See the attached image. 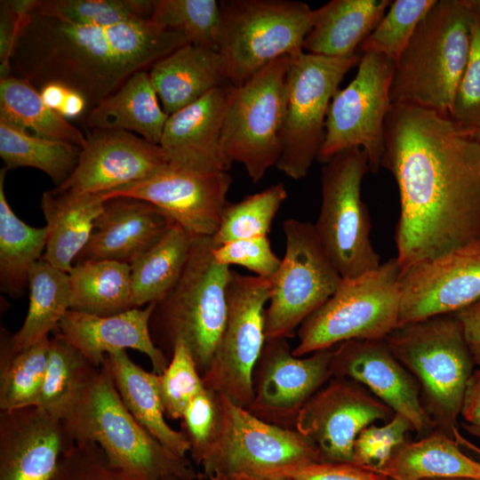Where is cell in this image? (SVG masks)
<instances>
[{
    "mask_svg": "<svg viewBox=\"0 0 480 480\" xmlns=\"http://www.w3.org/2000/svg\"><path fill=\"white\" fill-rule=\"evenodd\" d=\"M391 480V479H390Z\"/></svg>",
    "mask_w": 480,
    "mask_h": 480,
    "instance_id": "64",
    "label": "cell"
},
{
    "mask_svg": "<svg viewBox=\"0 0 480 480\" xmlns=\"http://www.w3.org/2000/svg\"><path fill=\"white\" fill-rule=\"evenodd\" d=\"M473 362L480 366V299L454 313Z\"/></svg>",
    "mask_w": 480,
    "mask_h": 480,
    "instance_id": "52",
    "label": "cell"
},
{
    "mask_svg": "<svg viewBox=\"0 0 480 480\" xmlns=\"http://www.w3.org/2000/svg\"><path fill=\"white\" fill-rule=\"evenodd\" d=\"M286 198L285 187L279 182L246 196L236 203H228L219 228L212 236L213 245L268 236L273 220Z\"/></svg>",
    "mask_w": 480,
    "mask_h": 480,
    "instance_id": "40",
    "label": "cell"
},
{
    "mask_svg": "<svg viewBox=\"0 0 480 480\" xmlns=\"http://www.w3.org/2000/svg\"><path fill=\"white\" fill-rule=\"evenodd\" d=\"M64 424L75 442L97 444L109 462L131 480L197 478L198 472L187 457L168 450L127 410L105 364Z\"/></svg>",
    "mask_w": 480,
    "mask_h": 480,
    "instance_id": "5",
    "label": "cell"
},
{
    "mask_svg": "<svg viewBox=\"0 0 480 480\" xmlns=\"http://www.w3.org/2000/svg\"><path fill=\"white\" fill-rule=\"evenodd\" d=\"M361 54L327 57L301 51L290 56L285 78L284 148L276 168L292 180L307 176L321 149L331 100Z\"/></svg>",
    "mask_w": 480,
    "mask_h": 480,
    "instance_id": "12",
    "label": "cell"
},
{
    "mask_svg": "<svg viewBox=\"0 0 480 480\" xmlns=\"http://www.w3.org/2000/svg\"><path fill=\"white\" fill-rule=\"evenodd\" d=\"M148 73L169 116L229 83L221 53L189 43L156 61Z\"/></svg>",
    "mask_w": 480,
    "mask_h": 480,
    "instance_id": "26",
    "label": "cell"
},
{
    "mask_svg": "<svg viewBox=\"0 0 480 480\" xmlns=\"http://www.w3.org/2000/svg\"><path fill=\"white\" fill-rule=\"evenodd\" d=\"M469 133L470 135H472L473 137L480 140V130L478 131H475V132H468Z\"/></svg>",
    "mask_w": 480,
    "mask_h": 480,
    "instance_id": "60",
    "label": "cell"
},
{
    "mask_svg": "<svg viewBox=\"0 0 480 480\" xmlns=\"http://www.w3.org/2000/svg\"><path fill=\"white\" fill-rule=\"evenodd\" d=\"M168 117L160 107L148 71L142 70L91 108L85 121L92 130L133 132L159 145Z\"/></svg>",
    "mask_w": 480,
    "mask_h": 480,
    "instance_id": "30",
    "label": "cell"
},
{
    "mask_svg": "<svg viewBox=\"0 0 480 480\" xmlns=\"http://www.w3.org/2000/svg\"><path fill=\"white\" fill-rule=\"evenodd\" d=\"M212 237L196 236L185 268L167 294L155 303L149 330L155 345L170 360L183 341L202 378L218 349L228 318L230 267L213 257Z\"/></svg>",
    "mask_w": 480,
    "mask_h": 480,
    "instance_id": "3",
    "label": "cell"
},
{
    "mask_svg": "<svg viewBox=\"0 0 480 480\" xmlns=\"http://www.w3.org/2000/svg\"><path fill=\"white\" fill-rule=\"evenodd\" d=\"M68 276L70 310L107 316L133 308L127 263L99 260L74 264Z\"/></svg>",
    "mask_w": 480,
    "mask_h": 480,
    "instance_id": "35",
    "label": "cell"
},
{
    "mask_svg": "<svg viewBox=\"0 0 480 480\" xmlns=\"http://www.w3.org/2000/svg\"><path fill=\"white\" fill-rule=\"evenodd\" d=\"M396 61L372 52L361 54L353 80L333 95L317 159L325 164L338 153L361 148L377 172L385 148V120L392 106L390 85Z\"/></svg>",
    "mask_w": 480,
    "mask_h": 480,
    "instance_id": "14",
    "label": "cell"
},
{
    "mask_svg": "<svg viewBox=\"0 0 480 480\" xmlns=\"http://www.w3.org/2000/svg\"><path fill=\"white\" fill-rule=\"evenodd\" d=\"M409 420L396 413L386 425H370L364 428L354 445V463L377 471L392 455L395 449L404 442L406 433L411 429Z\"/></svg>",
    "mask_w": 480,
    "mask_h": 480,
    "instance_id": "47",
    "label": "cell"
},
{
    "mask_svg": "<svg viewBox=\"0 0 480 480\" xmlns=\"http://www.w3.org/2000/svg\"><path fill=\"white\" fill-rule=\"evenodd\" d=\"M196 480H231V478L220 476H206L202 472H198Z\"/></svg>",
    "mask_w": 480,
    "mask_h": 480,
    "instance_id": "58",
    "label": "cell"
},
{
    "mask_svg": "<svg viewBox=\"0 0 480 480\" xmlns=\"http://www.w3.org/2000/svg\"><path fill=\"white\" fill-rule=\"evenodd\" d=\"M39 92L47 106L59 112L68 92V88L60 84L51 83L41 87Z\"/></svg>",
    "mask_w": 480,
    "mask_h": 480,
    "instance_id": "55",
    "label": "cell"
},
{
    "mask_svg": "<svg viewBox=\"0 0 480 480\" xmlns=\"http://www.w3.org/2000/svg\"><path fill=\"white\" fill-rule=\"evenodd\" d=\"M149 20L181 33L189 44L219 51L220 2L216 0H156Z\"/></svg>",
    "mask_w": 480,
    "mask_h": 480,
    "instance_id": "42",
    "label": "cell"
},
{
    "mask_svg": "<svg viewBox=\"0 0 480 480\" xmlns=\"http://www.w3.org/2000/svg\"><path fill=\"white\" fill-rule=\"evenodd\" d=\"M103 204L100 194L45 190L40 200L46 221L45 249L41 259L68 273L87 244Z\"/></svg>",
    "mask_w": 480,
    "mask_h": 480,
    "instance_id": "27",
    "label": "cell"
},
{
    "mask_svg": "<svg viewBox=\"0 0 480 480\" xmlns=\"http://www.w3.org/2000/svg\"><path fill=\"white\" fill-rule=\"evenodd\" d=\"M398 326L454 314L480 299V241L402 269Z\"/></svg>",
    "mask_w": 480,
    "mask_h": 480,
    "instance_id": "18",
    "label": "cell"
},
{
    "mask_svg": "<svg viewBox=\"0 0 480 480\" xmlns=\"http://www.w3.org/2000/svg\"><path fill=\"white\" fill-rule=\"evenodd\" d=\"M474 2L476 4V6L480 8V0H474Z\"/></svg>",
    "mask_w": 480,
    "mask_h": 480,
    "instance_id": "62",
    "label": "cell"
},
{
    "mask_svg": "<svg viewBox=\"0 0 480 480\" xmlns=\"http://www.w3.org/2000/svg\"><path fill=\"white\" fill-rule=\"evenodd\" d=\"M460 415L465 423L480 427V369L468 380Z\"/></svg>",
    "mask_w": 480,
    "mask_h": 480,
    "instance_id": "53",
    "label": "cell"
},
{
    "mask_svg": "<svg viewBox=\"0 0 480 480\" xmlns=\"http://www.w3.org/2000/svg\"><path fill=\"white\" fill-rule=\"evenodd\" d=\"M332 348L296 356L287 339H267L253 372V398L247 409L259 419L294 428L304 404L332 376Z\"/></svg>",
    "mask_w": 480,
    "mask_h": 480,
    "instance_id": "17",
    "label": "cell"
},
{
    "mask_svg": "<svg viewBox=\"0 0 480 480\" xmlns=\"http://www.w3.org/2000/svg\"><path fill=\"white\" fill-rule=\"evenodd\" d=\"M283 231L285 253L270 279L265 311L267 339L294 337L300 324L335 292L342 281L314 224L287 219Z\"/></svg>",
    "mask_w": 480,
    "mask_h": 480,
    "instance_id": "13",
    "label": "cell"
},
{
    "mask_svg": "<svg viewBox=\"0 0 480 480\" xmlns=\"http://www.w3.org/2000/svg\"><path fill=\"white\" fill-rule=\"evenodd\" d=\"M75 443L63 421L36 406L0 412V480H50Z\"/></svg>",
    "mask_w": 480,
    "mask_h": 480,
    "instance_id": "21",
    "label": "cell"
},
{
    "mask_svg": "<svg viewBox=\"0 0 480 480\" xmlns=\"http://www.w3.org/2000/svg\"><path fill=\"white\" fill-rule=\"evenodd\" d=\"M212 253L217 262L228 267L241 266L264 279L274 276L282 260L273 252L268 236L238 239L213 246Z\"/></svg>",
    "mask_w": 480,
    "mask_h": 480,
    "instance_id": "49",
    "label": "cell"
},
{
    "mask_svg": "<svg viewBox=\"0 0 480 480\" xmlns=\"http://www.w3.org/2000/svg\"><path fill=\"white\" fill-rule=\"evenodd\" d=\"M37 0L1 1L0 4V78L10 76L9 60L23 18Z\"/></svg>",
    "mask_w": 480,
    "mask_h": 480,
    "instance_id": "50",
    "label": "cell"
},
{
    "mask_svg": "<svg viewBox=\"0 0 480 480\" xmlns=\"http://www.w3.org/2000/svg\"><path fill=\"white\" fill-rule=\"evenodd\" d=\"M377 472L391 480H480V461L464 454L453 437L437 431L401 444Z\"/></svg>",
    "mask_w": 480,
    "mask_h": 480,
    "instance_id": "31",
    "label": "cell"
},
{
    "mask_svg": "<svg viewBox=\"0 0 480 480\" xmlns=\"http://www.w3.org/2000/svg\"><path fill=\"white\" fill-rule=\"evenodd\" d=\"M221 396L220 436L201 463L202 473L232 478H285L321 461L316 445L295 428L264 421Z\"/></svg>",
    "mask_w": 480,
    "mask_h": 480,
    "instance_id": "9",
    "label": "cell"
},
{
    "mask_svg": "<svg viewBox=\"0 0 480 480\" xmlns=\"http://www.w3.org/2000/svg\"><path fill=\"white\" fill-rule=\"evenodd\" d=\"M187 44L181 33L149 19L85 27L32 11L21 21L9 72L38 90L60 84L82 95L91 109L132 75Z\"/></svg>",
    "mask_w": 480,
    "mask_h": 480,
    "instance_id": "2",
    "label": "cell"
},
{
    "mask_svg": "<svg viewBox=\"0 0 480 480\" xmlns=\"http://www.w3.org/2000/svg\"><path fill=\"white\" fill-rule=\"evenodd\" d=\"M155 303L112 316H97L68 310L56 331L100 368L108 354L134 349L150 360L153 372L161 374L170 360L153 342L149 321Z\"/></svg>",
    "mask_w": 480,
    "mask_h": 480,
    "instance_id": "25",
    "label": "cell"
},
{
    "mask_svg": "<svg viewBox=\"0 0 480 480\" xmlns=\"http://www.w3.org/2000/svg\"><path fill=\"white\" fill-rule=\"evenodd\" d=\"M158 388L165 417L174 420H181L188 404L204 388L203 378L183 341L175 344L168 366L158 374Z\"/></svg>",
    "mask_w": 480,
    "mask_h": 480,
    "instance_id": "44",
    "label": "cell"
},
{
    "mask_svg": "<svg viewBox=\"0 0 480 480\" xmlns=\"http://www.w3.org/2000/svg\"><path fill=\"white\" fill-rule=\"evenodd\" d=\"M6 172L5 167L0 171V289L19 298L28 289L32 267L44 252L46 229L26 224L13 212L4 192Z\"/></svg>",
    "mask_w": 480,
    "mask_h": 480,
    "instance_id": "36",
    "label": "cell"
},
{
    "mask_svg": "<svg viewBox=\"0 0 480 480\" xmlns=\"http://www.w3.org/2000/svg\"><path fill=\"white\" fill-rule=\"evenodd\" d=\"M462 426H463V428L468 433L480 439V427L479 426L470 425L468 423H463Z\"/></svg>",
    "mask_w": 480,
    "mask_h": 480,
    "instance_id": "57",
    "label": "cell"
},
{
    "mask_svg": "<svg viewBox=\"0 0 480 480\" xmlns=\"http://www.w3.org/2000/svg\"><path fill=\"white\" fill-rule=\"evenodd\" d=\"M381 166L398 188L402 269L480 241V140L450 116L392 104Z\"/></svg>",
    "mask_w": 480,
    "mask_h": 480,
    "instance_id": "1",
    "label": "cell"
},
{
    "mask_svg": "<svg viewBox=\"0 0 480 480\" xmlns=\"http://www.w3.org/2000/svg\"><path fill=\"white\" fill-rule=\"evenodd\" d=\"M392 410L346 378L323 386L300 411L294 428L319 451L321 461L354 463L359 433Z\"/></svg>",
    "mask_w": 480,
    "mask_h": 480,
    "instance_id": "19",
    "label": "cell"
},
{
    "mask_svg": "<svg viewBox=\"0 0 480 480\" xmlns=\"http://www.w3.org/2000/svg\"><path fill=\"white\" fill-rule=\"evenodd\" d=\"M440 480H463V479H440Z\"/></svg>",
    "mask_w": 480,
    "mask_h": 480,
    "instance_id": "63",
    "label": "cell"
},
{
    "mask_svg": "<svg viewBox=\"0 0 480 480\" xmlns=\"http://www.w3.org/2000/svg\"><path fill=\"white\" fill-rule=\"evenodd\" d=\"M389 0H332L312 12V27L302 49L306 52L348 57L374 30L390 6Z\"/></svg>",
    "mask_w": 480,
    "mask_h": 480,
    "instance_id": "28",
    "label": "cell"
},
{
    "mask_svg": "<svg viewBox=\"0 0 480 480\" xmlns=\"http://www.w3.org/2000/svg\"><path fill=\"white\" fill-rule=\"evenodd\" d=\"M98 370L56 333L49 341L46 372L36 406L64 422L76 409Z\"/></svg>",
    "mask_w": 480,
    "mask_h": 480,
    "instance_id": "34",
    "label": "cell"
},
{
    "mask_svg": "<svg viewBox=\"0 0 480 480\" xmlns=\"http://www.w3.org/2000/svg\"><path fill=\"white\" fill-rule=\"evenodd\" d=\"M50 480H131L115 468L101 448L90 441L75 442Z\"/></svg>",
    "mask_w": 480,
    "mask_h": 480,
    "instance_id": "48",
    "label": "cell"
},
{
    "mask_svg": "<svg viewBox=\"0 0 480 480\" xmlns=\"http://www.w3.org/2000/svg\"><path fill=\"white\" fill-rule=\"evenodd\" d=\"M173 224L164 212L148 202L131 197L108 199L74 264L113 260L130 265Z\"/></svg>",
    "mask_w": 480,
    "mask_h": 480,
    "instance_id": "24",
    "label": "cell"
},
{
    "mask_svg": "<svg viewBox=\"0 0 480 480\" xmlns=\"http://www.w3.org/2000/svg\"><path fill=\"white\" fill-rule=\"evenodd\" d=\"M168 164L159 145L132 132L92 130L86 135L74 171L55 189L103 194L145 180Z\"/></svg>",
    "mask_w": 480,
    "mask_h": 480,
    "instance_id": "20",
    "label": "cell"
},
{
    "mask_svg": "<svg viewBox=\"0 0 480 480\" xmlns=\"http://www.w3.org/2000/svg\"><path fill=\"white\" fill-rule=\"evenodd\" d=\"M290 56L276 60L233 91L221 131L224 158L254 182L276 166L284 148L285 78Z\"/></svg>",
    "mask_w": 480,
    "mask_h": 480,
    "instance_id": "11",
    "label": "cell"
},
{
    "mask_svg": "<svg viewBox=\"0 0 480 480\" xmlns=\"http://www.w3.org/2000/svg\"><path fill=\"white\" fill-rule=\"evenodd\" d=\"M401 272L396 258H391L361 276L342 278L299 327L293 355L304 356L348 340H384L398 326Z\"/></svg>",
    "mask_w": 480,
    "mask_h": 480,
    "instance_id": "6",
    "label": "cell"
},
{
    "mask_svg": "<svg viewBox=\"0 0 480 480\" xmlns=\"http://www.w3.org/2000/svg\"><path fill=\"white\" fill-rule=\"evenodd\" d=\"M470 12L471 45L450 118L468 132L480 130V8L466 0Z\"/></svg>",
    "mask_w": 480,
    "mask_h": 480,
    "instance_id": "46",
    "label": "cell"
},
{
    "mask_svg": "<svg viewBox=\"0 0 480 480\" xmlns=\"http://www.w3.org/2000/svg\"><path fill=\"white\" fill-rule=\"evenodd\" d=\"M235 86H218L169 116L160 140L170 164L198 172H227L221 131Z\"/></svg>",
    "mask_w": 480,
    "mask_h": 480,
    "instance_id": "23",
    "label": "cell"
},
{
    "mask_svg": "<svg viewBox=\"0 0 480 480\" xmlns=\"http://www.w3.org/2000/svg\"><path fill=\"white\" fill-rule=\"evenodd\" d=\"M384 340L420 380L442 431L453 437L474 363L455 315L397 326Z\"/></svg>",
    "mask_w": 480,
    "mask_h": 480,
    "instance_id": "8",
    "label": "cell"
},
{
    "mask_svg": "<svg viewBox=\"0 0 480 480\" xmlns=\"http://www.w3.org/2000/svg\"><path fill=\"white\" fill-rule=\"evenodd\" d=\"M12 334L0 332V411L36 406L46 372L50 338L14 352Z\"/></svg>",
    "mask_w": 480,
    "mask_h": 480,
    "instance_id": "38",
    "label": "cell"
},
{
    "mask_svg": "<svg viewBox=\"0 0 480 480\" xmlns=\"http://www.w3.org/2000/svg\"><path fill=\"white\" fill-rule=\"evenodd\" d=\"M313 10L291 0L220 1L219 52L240 87L270 63L303 51Z\"/></svg>",
    "mask_w": 480,
    "mask_h": 480,
    "instance_id": "7",
    "label": "cell"
},
{
    "mask_svg": "<svg viewBox=\"0 0 480 480\" xmlns=\"http://www.w3.org/2000/svg\"><path fill=\"white\" fill-rule=\"evenodd\" d=\"M368 171V157L361 148L338 153L322 168V202L314 227L343 279L361 276L381 264L371 241L369 212L361 196Z\"/></svg>",
    "mask_w": 480,
    "mask_h": 480,
    "instance_id": "10",
    "label": "cell"
},
{
    "mask_svg": "<svg viewBox=\"0 0 480 480\" xmlns=\"http://www.w3.org/2000/svg\"><path fill=\"white\" fill-rule=\"evenodd\" d=\"M180 420V431L189 443L191 458L200 466L216 443L221 430L220 394L204 387L188 404Z\"/></svg>",
    "mask_w": 480,
    "mask_h": 480,
    "instance_id": "45",
    "label": "cell"
},
{
    "mask_svg": "<svg viewBox=\"0 0 480 480\" xmlns=\"http://www.w3.org/2000/svg\"><path fill=\"white\" fill-rule=\"evenodd\" d=\"M105 364L122 402L136 420L168 450L187 457L190 445L186 436L171 428L158 388V374L145 371L120 350L106 355Z\"/></svg>",
    "mask_w": 480,
    "mask_h": 480,
    "instance_id": "29",
    "label": "cell"
},
{
    "mask_svg": "<svg viewBox=\"0 0 480 480\" xmlns=\"http://www.w3.org/2000/svg\"><path fill=\"white\" fill-rule=\"evenodd\" d=\"M232 183L228 172H198L168 164L152 176L100 194L105 202L131 197L148 202L195 236L217 231Z\"/></svg>",
    "mask_w": 480,
    "mask_h": 480,
    "instance_id": "16",
    "label": "cell"
},
{
    "mask_svg": "<svg viewBox=\"0 0 480 480\" xmlns=\"http://www.w3.org/2000/svg\"><path fill=\"white\" fill-rule=\"evenodd\" d=\"M0 121L43 139L82 148L86 136L51 108L29 81L10 75L0 78Z\"/></svg>",
    "mask_w": 480,
    "mask_h": 480,
    "instance_id": "32",
    "label": "cell"
},
{
    "mask_svg": "<svg viewBox=\"0 0 480 480\" xmlns=\"http://www.w3.org/2000/svg\"><path fill=\"white\" fill-rule=\"evenodd\" d=\"M29 304L20 330L12 334V350L26 349L56 330L70 309L68 273L40 259L34 264L28 279Z\"/></svg>",
    "mask_w": 480,
    "mask_h": 480,
    "instance_id": "37",
    "label": "cell"
},
{
    "mask_svg": "<svg viewBox=\"0 0 480 480\" xmlns=\"http://www.w3.org/2000/svg\"><path fill=\"white\" fill-rule=\"evenodd\" d=\"M156 0H37L34 12L85 27L150 19Z\"/></svg>",
    "mask_w": 480,
    "mask_h": 480,
    "instance_id": "41",
    "label": "cell"
},
{
    "mask_svg": "<svg viewBox=\"0 0 480 480\" xmlns=\"http://www.w3.org/2000/svg\"><path fill=\"white\" fill-rule=\"evenodd\" d=\"M195 237L175 223L130 264L133 308L156 303L175 285Z\"/></svg>",
    "mask_w": 480,
    "mask_h": 480,
    "instance_id": "33",
    "label": "cell"
},
{
    "mask_svg": "<svg viewBox=\"0 0 480 480\" xmlns=\"http://www.w3.org/2000/svg\"><path fill=\"white\" fill-rule=\"evenodd\" d=\"M471 45L466 0H436L396 62L392 104H409L450 116Z\"/></svg>",
    "mask_w": 480,
    "mask_h": 480,
    "instance_id": "4",
    "label": "cell"
},
{
    "mask_svg": "<svg viewBox=\"0 0 480 480\" xmlns=\"http://www.w3.org/2000/svg\"><path fill=\"white\" fill-rule=\"evenodd\" d=\"M164 480H180V479H178L176 477L170 476V477L164 478Z\"/></svg>",
    "mask_w": 480,
    "mask_h": 480,
    "instance_id": "61",
    "label": "cell"
},
{
    "mask_svg": "<svg viewBox=\"0 0 480 480\" xmlns=\"http://www.w3.org/2000/svg\"><path fill=\"white\" fill-rule=\"evenodd\" d=\"M436 0H395L374 30L358 48L362 54L372 52L396 62L420 20Z\"/></svg>",
    "mask_w": 480,
    "mask_h": 480,
    "instance_id": "43",
    "label": "cell"
},
{
    "mask_svg": "<svg viewBox=\"0 0 480 480\" xmlns=\"http://www.w3.org/2000/svg\"><path fill=\"white\" fill-rule=\"evenodd\" d=\"M231 480H290L287 478H257V477H252L247 476H236L235 477H232Z\"/></svg>",
    "mask_w": 480,
    "mask_h": 480,
    "instance_id": "59",
    "label": "cell"
},
{
    "mask_svg": "<svg viewBox=\"0 0 480 480\" xmlns=\"http://www.w3.org/2000/svg\"><path fill=\"white\" fill-rule=\"evenodd\" d=\"M86 108H88V106L84 98L79 93L68 89L66 98L58 113L66 119L76 118L80 116Z\"/></svg>",
    "mask_w": 480,
    "mask_h": 480,
    "instance_id": "54",
    "label": "cell"
},
{
    "mask_svg": "<svg viewBox=\"0 0 480 480\" xmlns=\"http://www.w3.org/2000/svg\"><path fill=\"white\" fill-rule=\"evenodd\" d=\"M290 480H390L363 466L347 462L318 461L292 471Z\"/></svg>",
    "mask_w": 480,
    "mask_h": 480,
    "instance_id": "51",
    "label": "cell"
},
{
    "mask_svg": "<svg viewBox=\"0 0 480 480\" xmlns=\"http://www.w3.org/2000/svg\"><path fill=\"white\" fill-rule=\"evenodd\" d=\"M332 375L349 378L366 386L396 413L405 417L416 431L429 425L419 389L385 340H353L332 349Z\"/></svg>",
    "mask_w": 480,
    "mask_h": 480,
    "instance_id": "22",
    "label": "cell"
},
{
    "mask_svg": "<svg viewBox=\"0 0 480 480\" xmlns=\"http://www.w3.org/2000/svg\"><path fill=\"white\" fill-rule=\"evenodd\" d=\"M80 149L64 141L28 134L0 121V156L7 170L36 168L59 187L74 171Z\"/></svg>",
    "mask_w": 480,
    "mask_h": 480,
    "instance_id": "39",
    "label": "cell"
},
{
    "mask_svg": "<svg viewBox=\"0 0 480 480\" xmlns=\"http://www.w3.org/2000/svg\"><path fill=\"white\" fill-rule=\"evenodd\" d=\"M270 279L231 271L228 318L212 363L203 377L204 387L234 404L249 408L253 372L265 342V311Z\"/></svg>",
    "mask_w": 480,
    "mask_h": 480,
    "instance_id": "15",
    "label": "cell"
},
{
    "mask_svg": "<svg viewBox=\"0 0 480 480\" xmlns=\"http://www.w3.org/2000/svg\"><path fill=\"white\" fill-rule=\"evenodd\" d=\"M453 437L454 439L457 441V443L470 450L471 452H475L476 454H477L479 457H480V448L477 447L476 445H475L474 444H472L471 442H469L468 440H467L460 432L458 429H455L454 432H453Z\"/></svg>",
    "mask_w": 480,
    "mask_h": 480,
    "instance_id": "56",
    "label": "cell"
}]
</instances>
